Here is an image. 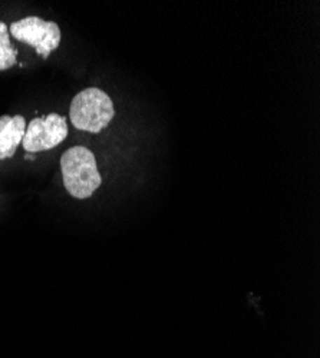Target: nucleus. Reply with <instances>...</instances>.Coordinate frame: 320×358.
Wrapping results in <instances>:
<instances>
[{
	"mask_svg": "<svg viewBox=\"0 0 320 358\" xmlns=\"http://www.w3.org/2000/svg\"><path fill=\"white\" fill-rule=\"evenodd\" d=\"M67 191L76 199L90 198L102 184L95 155L85 146H74L61 158Z\"/></svg>",
	"mask_w": 320,
	"mask_h": 358,
	"instance_id": "nucleus-1",
	"label": "nucleus"
},
{
	"mask_svg": "<svg viewBox=\"0 0 320 358\" xmlns=\"http://www.w3.org/2000/svg\"><path fill=\"white\" fill-rule=\"evenodd\" d=\"M18 50L11 43L9 27L0 22V71H8L16 64Z\"/></svg>",
	"mask_w": 320,
	"mask_h": 358,
	"instance_id": "nucleus-6",
	"label": "nucleus"
},
{
	"mask_svg": "<svg viewBox=\"0 0 320 358\" xmlns=\"http://www.w3.org/2000/svg\"><path fill=\"white\" fill-rule=\"evenodd\" d=\"M9 31L15 39L32 46L45 59L61 43L60 26L38 16H29L13 22Z\"/></svg>",
	"mask_w": 320,
	"mask_h": 358,
	"instance_id": "nucleus-3",
	"label": "nucleus"
},
{
	"mask_svg": "<svg viewBox=\"0 0 320 358\" xmlns=\"http://www.w3.org/2000/svg\"><path fill=\"white\" fill-rule=\"evenodd\" d=\"M68 136V122L60 113L35 117L27 125L23 136V148L29 154H36L56 148Z\"/></svg>",
	"mask_w": 320,
	"mask_h": 358,
	"instance_id": "nucleus-4",
	"label": "nucleus"
},
{
	"mask_svg": "<svg viewBox=\"0 0 320 358\" xmlns=\"http://www.w3.org/2000/svg\"><path fill=\"white\" fill-rule=\"evenodd\" d=\"M25 132L26 122L23 116H0V159L12 158L16 154V149L22 143Z\"/></svg>",
	"mask_w": 320,
	"mask_h": 358,
	"instance_id": "nucleus-5",
	"label": "nucleus"
},
{
	"mask_svg": "<svg viewBox=\"0 0 320 358\" xmlns=\"http://www.w3.org/2000/svg\"><path fill=\"white\" fill-rule=\"evenodd\" d=\"M112 99L98 87H88L79 92L71 102L69 117L78 131L99 134L113 119Z\"/></svg>",
	"mask_w": 320,
	"mask_h": 358,
	"instance_id": "nucleus-2",
	"label": "nucleus"
}]
</instances>
